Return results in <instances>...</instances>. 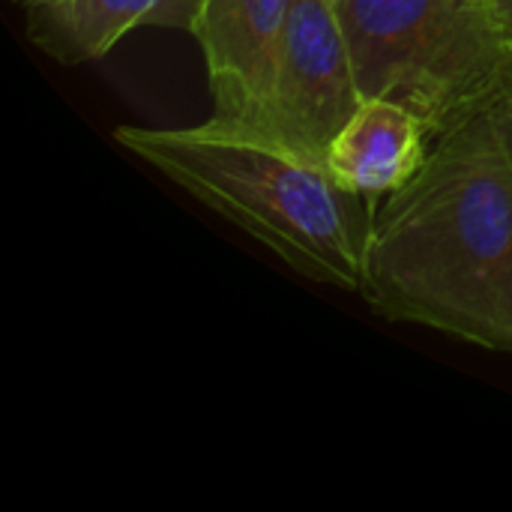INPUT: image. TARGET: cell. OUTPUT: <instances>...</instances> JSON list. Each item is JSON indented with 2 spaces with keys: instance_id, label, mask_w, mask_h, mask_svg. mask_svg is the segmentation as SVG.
<instances>
[{
  "instance_id": "6",
  "label": "cell",
  "mask_w": 512,
  "mask_h": 512,
  "mask_svg": "<svg viewBox=\"0 0 512 512\" xmlns=\"http://www.w3.org/2000/svg\"><path fill=\"white\" fill-rule=\"evenodd\" d=\"M432 144L429 126L411 108L384 96H363L324 162L345 189L381 201L420 174Z\"/></svg>"
},
{
  "instance_id": "1",
  "label": "cell",
  "mask_w": 512,
  "mask_h": 512,
  "mask_svg": "<svg viewBox=\"0 0 512 512\" xmlns=\"http://www.w3.org/2000/svg\"><path fill=\"white\" fill-rule=\"evenodd\" d=\"M360 297L393 321L512 354V162L489 111L441 135L420 174L375 201Z\"/></svg>"
},
{
  "instance_id": "9",
  "label": "cell",
  "mask_w": 512,
  "mask_h": 512,
  "mask_svg": "<svg viewBox=\"0 0 512 512\" xmlns=\"http://www.w3.org/2000/svg\"><path fill=\"white\" fill-rule=\"evenodd\" d=\"M489 6H492L495 21H498L501 33L507 36V42H510L512 48V0H489Z\"/></svg>"
},
{
  "instance_id": "10",
  "label": "cell",
  "mask_w": 512,
  "mask_h": 512,
  "mask_svg": "<svg viewBox=\"0 0 512 512\" xmlns=\"http://www.w3.org/2000/svg\"><path fill=\"white\" fill-rule=\"evenodd\" d=\"M15 3H21V6H30V3H36V0H15Z\"/></svg>"
},
{
  "instance_id": "11",
  "label": "cell",
  "mask_w": 512,
  "mask_h": 512,
  "mask_svg": "<svg viewBox=\"0 0 512 512\" xmlns=\"http://www.w3.org/2000/svg\"><path fill=\"white\" fill-rule=\"evenodd\" d=\"M333 3H336V6H339V3H345V0H333Z\"/></svg>"
},
{
  "instance_id": "4",
  "label": "cell",
  "mask_w": 512,
  "mask_h": 512,
  "mask_svg": "<svg viewBox=\"0 0 512 512\" xmlns=\"http://www.w3.org/2000/svg\"><path fill=\"white\" fill-rule=\"evenodd\" d=\"M363 102L348 33L333 0H294L279 45L267 132L324 159Z\"/></svg>"
},
{
  "instance_id": "3",
  "label": "cell",
  "mask_w": 512,
  "mask_h": 512,
  "mask_svg": "<svg viewBox=\"0 0 512 512\" xmlns=\"http://www.w3.org/2000/svg\"><path fill=\"white\" fill-rule=\"evenodd\" d=\"M363 96L411 108L432 141L483 114L512 72L489 0H345Z\"/></svg>"
},
{
  "instance_id": "8",
  "label": "cell",
  "mask_w": 512,
  "mask_h": 512,
  "mask_svg": "<svg viewBox=\"0 0 512 512\" xmlns=\"http://www.w3.org/2000/svg\"><path fill=\"white\" fill-rule=\"evenodd\" d=\"M486 111H489V120H492V126H495V132H498V138H501V144H504V150H507L512 162V72L507 75V81L501 84L498 96L492 99V105Z\"/></svg>"
},
{
  "instance_id": "5",
  "label": "cell",
  "mask_w": 512,
  "mask_h": 512,
  "mask_svg": "<svg viewBox=\"0 0 512 512\" xmlns=\"http://www.w3.org/2000/svg\"><path fill=\"white\" fill-rule=\"evenodd\" d=\"M291 6L294 0H198L189 33L204 54L216 117L267 126L273 69Z\"/></svg>"
},
{
  "instance_id": "7",
  "label": "cell",
  "mask_w": 512,
  "mask_h": 512,
  "mask_svg": "<svg viewBox=\"0 0 512 512\" xmlns=\"http://www.w3.org/2000/svg\"><path fill=\"white\" fill-rule=\"evenodd\" d=\"M24 9L33 45L60 63H87L138 27L189 30L198 0H36Z\"/></svg>"
},
{
  "instance_id": "2",
  "label": "cell",
  "mask_w": 512,
  "mask_h": 512,
  "mask_svg": "<svg viewBox=\"0 0 512 512\" xmlns=\"http://www.w3.org/2000/svg\"><path fill=\"white\" fill-rule=\"evenodd\" d=\"M117 144L216 210L300 276L357 291L375 201L279 135L210 117L195 126H120Z\"/></svg>"
}]
</instances>
